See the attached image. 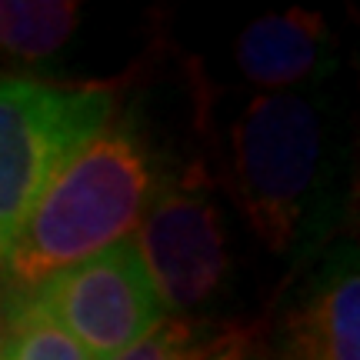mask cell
<instances>
[{
  "mask_svg": "<svg viewBox=\"0 0 360 360\" xmlns=\"http://www.w3.org/2000/svg\"><path fill=\"white\" fill-rule=\"evenodd\" d=\"M321 150V110L300 94H260L233 124V200L254 237L274 254H287L300 237L317 187Z\"/></svg>",
  "mask_w": 360,
  "mask_h": 360,
  "instance_id": "7a4b0ae2",
  "label": "cell"
},
{
  "mask_svg": "<svg viewBox=\"0 0 360 360\" xmlns=\"http://www.w3.org/2000/svg\"><path fill=\"white\" fill-rule=\"evenodd\" d=\"M0 360H90L24 294L0 307Z\"/></svg>",
  "mask_w": 360,
  "mask_h": 360,
  "instance_id": "30bf717a",
  "label": "cell"
},
{
  "mask_svg": "<svg viewBox=\"0 0 360 360\" xmlns=\"http://www.w3.org/2000/svg\"><path fill=\"white\" fill-rule=\"evenodd\" d=\"M24 297L90 360H110L164 321V307L134 237L37 283Z\"/></svg>",
  "mask_w": 360,
  "mask_h": 360,
  "instance_id": "5b68a950",
  "label": "cell"
},
{
  "mask_svg": "<svg viewBox=\"0 0 360 360\" xmlns=\"http://www.w3.org/2000/svg\"><path fill=\"white\" fill-rule=\"evenodd\" d=\"M281 360H360V274L354 247L340 250L297 300Z\"/></svg>",
  "mask_w": 360,
  "mask_h": 360,
  "instance_id": "8992f818",
  "label": "cell"
},
{
  "mask_svg": "<svg viewBox=\"0 0 360 360\" xmlns=\"http://www.w3.org/2000/svg\"><path fill=\"white\" fill-rule=\"evenodd\" d=\"M110 110L107 84L0 77V270L44 187L110 127Z\"/></svg>",
  "mask_w": 360,
  "mask_h": 360,
  "instance_id": "3957f363",
  "label": "cell"
},
{
  "mask_svg": "<svg viewBox=\"0 0 360 360\" xmlns=\"http://www.w3.org/2000/svg\"><path fill=\"white\" fill-rule=\"evenodd\" d=\"M80 20L74 0H0V53L13 60H47L64 51Z\"/></svg>",
  "mask_w": 360,
  "mask_h": 360,
  "instance_id": "ba28073f",
  "label": "cell"
},
{
  "mask_svg": "<svg viewBox=\"0 0 360 360\" xmlns=\"http://www.w3.org/2000/svg\"><path fill=\"white\" fill-rule=\"evenodd\" d=\"M217 360H270V357H267V350L260 347L257 334H250L247 340H240L237 347H231L227 354H220Z\"/></svg>",
  "mask_w": 360,
  "mask_h": 360,
  "instance_id": "8fae6325",
  "label": "cell"
},
{
  "mask_svg": "<svg viewBox=\"0 0 360 360\" xmlns=\"http://www.w3.org/2000/svg\"><path fill=\"white\" fill-rule=\"evenodd\" d=\"M160 307L174 317L204 310L227 283L231 250L214 180L200 164L180 170L154 191L134 231Z\"/></svg>",
  "mask_w": 360,
  "mask_h": 360,
  "instance_id": "277c9868",
  "label": "cell"
},
{
  "mask_svg": "<svg viewBox=\"0 0 360 360\" xmlns=\"http://www.w3.org/2000/svg\"><path fill=\"white\" fill-rule=\"evenodd\" d=\"M254 334L240 323L210 317H164L147 334L110 360H217Z\"/></svg>",
  "mask_w": 360,
  "mask_h": 360,
  "instance_id": "9c48e42d",
  "label": "cell"
},
{
  "mask_svg": "<svg viewBox=\"0 0 360 360\" xmlns=\"http://www.w3.org/2000/svg\"><path fill=\"white\" fill-rule=\"evenodd\" d=\"M157 191L147 143L130 127L101 130L30 207L4 270L24 294L47 277L134 237Z\"/></svg>",
  "mask_w": 360,
  "mask_h": 360,
  "instance_id": "6da1fadb",
  "label": "cell"
},
{
  "mask_svg": "<svg viewBox=\"0 0 360 360\" xmlns=\"http://www.w3.org/2000/svg\"><path fill=\"white\" fill-rule=\"evenodd\" d=\"M334 53V37L317 11L264 13L237 34L233 40V64L254 87L287 90L307 84L327 70Z\"/></svg>",
  "mask_w": 360,
  "mask_h": 360,
  "instance_id": "52a82bcc",
  "label": "cell"
}]
</instances>
